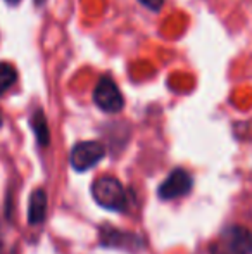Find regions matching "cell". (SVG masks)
Listing matches in <instances>:
<instances>
[{
  "label": "cell",
  "instance_id": "8",
  "mask_svg": "<svg viewBox=\"0 0 252 254\" xmlns=\"http://www.w3.org/2000/svg\"><path fill=\"white\" fill-rule=\"evenodd\" d=\"M31 128H33L35 135H37V140L40 145L47 147L49 142H50V131H49V125H47V118L45 113L42 109H37L31 116Z\"/></svg>",
  "mask_w": 252,
  "mask_h": 254
},
{
  "label": "cell",
  "instance_id": "5",
  "mask_svg": "<svg viewBox=\"0 0 252 254\" xmlns=\"http://www.w3.org/2000/svg\"><path fill=\"white\" fill-rule=\"evenodd\" d=\"M192 185H194V180H192V175L189 171L182 170V168H176L161 184L157 194L162 201H173V199L183 197V195L189 194L192 190Z\"/></svg>",
  "mask_w": 252,
  "mask_h": 254
},
{
  "label": "cell",
  "instance_id": "10",
  "mask_svg": "<svg viewBox=\"0 0 252 254\" xmlns=\"http://www.w3.org/2000/svg\"><path fill=\"white\" fill-rule=\"evenodd\" d=\"M138 2H140L142 5L147 7V9L155 10V12H157V10L162 7V3H164V0H138Z\"/></svg>",
  "mask_w": 252,
  "mask_h": 254
},
{
  "label": "cell",
  "instance_id": "13",
  "mask_svg": "<svg viewBox=\"0 0 252 254\" xmlns=\"http://www.w3.org/2000/svg\"><path fill=\"white\" fill-rule=\"evenodd\" d=\"M0 249H2V232H0Z\"/></svg>",
  "mask_w": 252,
  "mask_h": 254
},
{
  "label": "cell",
  "instance_id": "6",
  "mask_svg": "<svg viewBox=\"0 0 252 254\" xmlns=\"http://www.w3.org/2000/svg\"><path fill=\"white\" fill-rule=\"evenodd\" d=\"M101 242L109 248H126V249H137L140 244V237L128 232H119L114 228L102 227L101 230Z\"/></svg>",
  "mask_w": 252,
  "mask_h": 254
},
{
  "label": "cell",
  "instance_id": "1",
  "mask_svg": "<svg viewBox=\"0 0 252 254\" xmlns=\"http://www.w3.org/2000/svg\"><path fill=\"white\" fill-rule=\"evenodd\" d=\"M92 195L95 202L109 211H123L126 207V192L121 182L114 177H99L92 184Z\"/></svg>",
  "mask_w": 252,
  "mask_h": 254
},
{
  "label": "cell",
  "instance_id": "12",
  "mask_svg": "<svg viewBox=\"0 0 252 254\" xmlns=\"http://www.w3.org/2000/svg\"><path fill=\"white\" fill-rule=\"evenodd\" d=\"M45 0H35V5H44Z\"/></svg>",
  "mask_w": 252,
  "mask_h": 254
},
{
  "label": "cell",
  "instance_id": "4",
  "mask_svg": "<svg viewBox=\"0 0 252 254\" xmlns=\"http://www.w3.org/2000/svg\"><path fill=\"white\" fill-rule=\"evenodd\" d=\"M105 156V147L97 140H87L76 144L69 152V164L76 171H87L94 168Z\"/></svg>",
  "mask_w": 252,
  "mask_h": 254
},
{
  "label": "cell",
  "instance_id": "11",
  "mask_svg": "<svg viewBox=\"0 0 252 254\" xmlns=\"http://www.w3.org/2000/svg\"><path fill=\"white\" fill-rule=\"evenodd\" d=\"M7 3H9V5H17V3L21 2V0H5Z\"/></svg>",
  "mask_w": 252,
  "mask_h": 254
},
{
  "label": "cell",
  "instance_id": "3",
  "mask_svg": "<svg viewBox=\"0 0 252 254\" xmlns=\"http://www.w3.org/2000/svg\"><path fill=\"white\" fill-rule=\"evenodd\" d=\"M94 102L99 109H102L104 113L114 114L125 107V99L121 95V90L118 88L116 81L111 76H102L97 81L94 88Z\"/></svg>",
  "mask_w": 252,
  "mask_h": 254
},
{
  "label": "cell",
  "instance_id": "14",
  "mask_svg": "<svg viewBox=\"0 0 252 254\" xmlns=\"http://www.w3.org/2000/svg\"><path fill=\"white\" fill-rule=\"evenodd\" d=\"M0 127H2V116H0Z\"/></svg>",
  "mask_w": 252,
  "mask_h": 254
},
{
  "label": "cell",
  "instance_id": "7",
  "mask_svg": "<svg viewBox=\"0 0 252 254\" xmlns=\"http://www.w3.org/2000/svg\"><path fill=\"white\" fill-rule=\"evenodd\" d=\"M47 216V192L44 189H35L28 204V223L40 225Z\"/></svg>",
  "mask_w": 252,
  "mask_h": 254
},
{
  "label": "cell",
  "instance_id": "9",
  "mask_svg": "<svg viewBox=\"0 0 252 254\" xmlns=\"http://www.w3.org/2000/svg\"><path fill=\"white\" fill-rule=\"evenodd\" d=\"M17 81V71L12 64L0 63V95L5 94Z\"/></svg>",
  "mask_w": 252,
  "mask_h": 254
},
{
  "label": "cell",
  "instance_id": "2",
  "mask_svg": "<svg viewBox=\"0 0 252 254\" xmlns=\"http://www.w3.org/2000/svg\"><path fill=\"white\" fill-rule=\"evenodd\" d=\"M212 254H252V234L240 225L226 228L212 248Z\"/></svg>",
  "mask_w": 252,
  "mask_h": 254
}]
</instances>
